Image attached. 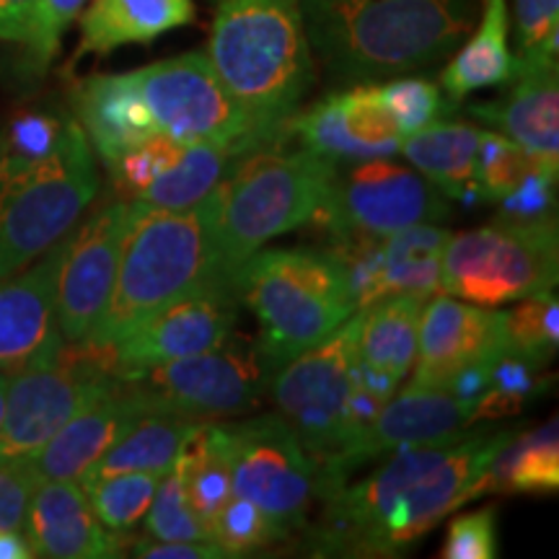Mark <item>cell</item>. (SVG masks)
Here are the masks:
<instances>
[{
  "mask_svg": "<svg viewBox=\"0 0 559 559\" xmlns=\"http://www.w3.org/2000/svg\"><path fill=\"white\" fill-rule=\"evenodd\" d=\"M275 370L257 342L230 332L218 347L160 362L132 381L148 389L160 407L198 419H221L254 409Z\"/></svg>",
  "mask_w": 559,
  "mask_h": 559,
  "instance_id": "cell-12",
  "label": "cell"
},
{
  "mask_svg": "<svg viewBox=\"0 0 559 559\" xmlns=\"http://www.w3.org/2000/svg\"><path fill=\"white\" fill-rule=\"evenodd\" d=\"M239 296L230 283L207 280L200 288L171 300L135 332L107 347L109 366L124 381L138 379L143 370L160 362L190 358L218 347L236 330Z\"/></svg>",
  "mask_w": 559,
  "mask_h": 559,
  "instance_id": "cell-15",
  "label": "cell"
},
{
  "mask_svg": "<svg viewBox=\"0 0 559 559\" xmlns=\"http://www.w3.org/2000/svg\"><path fill=\"white\" fill-rule=\"evenodd\" d=\"M213 3H221V0H213Z\"/></svg>",
  "mask_w": 559,
  "mask_h": 559,
  "instance_id": "cell-52",
  "label": "cell"
},
{
  "mask_svg": "<svg viewBox=\"0 0 559 559\" xmlns=\"http://www.w3.org/2000/svg\"><path fill=\"white\" fill-rule=\"evenodd\" d=\"M205 423L210 419L181 415L166 407L151 409L79 481L120 472L166 474L181 459V453L190 449Z\"/></svg>",
  "mask_w": 559,
  "mask_h": 559,
  "instance_id": "cell-25",
  "label": "cell"
},
{
  "mask_svg": "<svg viewBox=\"0 0 559 559\" xmlns=\"http://www.w3.org/2000/svg\"><path fill=\"white\" fill-rule=\"evenodd\" d=\"M122 381L104 349L70 342L13 370L0 419V461H29L70 417Z\"/></svg>",
  "mask_w": 559,
  "mask_h": 559,
  "instance_id": "cell-9",
  "label": "cell"
},
{
  "mask_svg": "<svg viewBox=\"0 0 559 559\" xmlns=\"http://www.w3.org/2000/svg\"><path fill=\"white\" fill-rule=\"evenodd\" d=\"M376 88H379L383 107H386L389 117L394 120L400 138L415 135V132L430 128L432 122H440L451 111L449 104L443 102L440 88L432 81L394 79Z\"/></svg>",
  "mask_w": 559,
  "mask_h": 559,
  "instance_id": "cell-41",
  "label": "cell"
},
{
  "mask_svg": "<svg viewBox=\"0 0 559 559\" xmlns=\"http://www.w3.org/2000/svg\"><path fill=\"white\" fill-rule=\"evenodd\" d=\"M132 557L145 559H228L226 549H221L215 542H160L143 536L132 539Z\"/></svg>",
  "mask_w": 559,
  "mask_h": 559,
  "instance_id": "cell-47",
  "label": "cell"
},
{
  "mask_svg": "<svg viewBox=\"0 0 559 559\" xmlns=\"http://www.w3.org/2000/svg\"><path fill=\"white\" fill-rule=\"evenodd\" d=\"M495 360H498V358H495ZM495 360L466 362L464 368H459L456 373H453L451 379L445 381L443 389L449 391L451 396H456L459 402H464L466 407H472V415H474V409H477L481 396L487 394L489 373H492V362Z\"/></svg>",
  "mask_w": 559,
  "mask_h": 559,
  "instance_id": "cell-48",
  "label": "cell"
},
{
  "mask_svg": "<svg viewBox=\"0 0 559 559\" xmlns=\"http://www.w3.org/2000/svg\"><path fill=\"white\" fill-rule=\"evenodd\" d=\"M451 236L432 223H417L381 239V298L396 293L430 298L440 290V260Z\"/></svg>",
  "mask_w": 559,
  "mask_h": 559,
  "instance_id": "cell-30",
  "label": "cell"
},
{
  "mask_svg": "<svg viewBox=\"0 0 559 559\" xmlns=\"http://www.w3.org/2000/svg\"><path fill=\"white\" fill-rule=\"evenodd\" d=\"M443 559H492L498 557V519L492 508L459 515L449 526Z\"/></svg>",
  "mask_w": 559,
  "mask_h": 559,
  "instance_id": "cell-44",
  "label": "cell"
},
{
  "mask_svg": "<svg viewBox=\"0 0 559 559\" xmlns=\"http://www.w3.org/2000/svg\"><path fill=\"white\" fill-rule=\"evenodd\" d=\"M160 407L138 381H122L68 419L26 461L37 481H79L140 417Z\"/></svg>",
  "mask_w": 559,
  "mask_h": 559,
  "instance_id": "cell-19",
  "label": "cell"
},
{
  "mask_svg": "<svg viewBox=\"0 0 559 559\" xmlns=\"http://www.w3.org/2000/svg\"><path fill=\"white\" fill-rule=\"evenodd\" d=\"M39 0H0V41L26 45Z\"/></svg>",
  "mask_w": 559,
  "mask_h": 559,
  "instance_id": "cell-49",
  "label": "cell"
},
{
  "mask_svg": "<svg viewBox=\"0 0 559 559\" xmlns=\"http://www.w3.org/2000/svg\"><path fill=\"white\" fill-rule=\"evenodd\" d=\"M358 355V311L330 337L283 362L270 379L277 415L296 430L313 461L330 456L342 443L345 404Z\"/></svg>",
  "mask_w": 559,
  "mask_h": 559,
  "instance_id": "cell-13",
  "label": "cell"
},
{
  "mask_svg": "<svg viewBox=\"0 0 559 559\" xmlns=\"http://www.w3.org/2000/svg\"><path fill=\"white\" fill-rule=\"evenodd\" d=\"M179 461L181 472H185V487L190 506L202 521L210 523V519L234 495L223 423L210 419V423L202 425L198 438L192 440L190 449L181 453Z\"/></svg>",
  "mask_w": 559,
  "mask_h": 559,
  "instance_id": "cell-32",
  "label": "cell"
},
{
  "mask_svg": "<svg viewBox=\"0 0 559 559\" xmlns=\"http://www.w3.org/2000/svg\"><path fill=\"white\" fill-rule=\"evenodd\" d=\"M68 239L21 275L0 277V370L13 373L58 347V277Z\"/></svg>",
  "mask_w": 559,
  "mask_h": 559,
  "instance_id": "cell-20",
  "label": "cell"
},
{
  "mask_svg": "<svg viewBox=\"0 0 559 559\" xmlns=\"http://www.w3.org/2000/svg\"><path fill=\"white\" fill-rule=\"evenodd\" d=\"M21 531L34 557L111 559L128 547L96 519L79 481H39Z\"/></svg>",
  "mask_w": 559,
  "mask_h": 559,
  "instance_id": "cell-21",
  "label": "cell"
},
{
  "mask_svg": "<svg viewBox=\"0 0 559 559\" xmlns=\"http://www.w3.org/2000/svg\"><path fill=\"white\" fill-rule=\"evenodd\" d=\"M559 345V304L551 290L521 298L515 309L506 313V347L510 355L547 366Z\"/></svg>",
  "mask_w": 559,
  "mask_h": 559,
  "instance_id": "cell-34",
  "label": "cell"
},
{
  "mask_svg": "<svg viewBox=\"0 0 559 559\" xmlns=\"http://www.w3.org/2000/svg\"><path fill=\"white\" fill-rule=\"evenodd\" d=\"M557 174L547 166L531 164L519 185L500 200V218L510 221H547L555 218Z\"/></svg>",
  "mask_w": 559,
  "mask_h": 559,
  "instance_id": "cell-43",
  "label": "cell"
},
{
  "mask_svg": "<svg viewBox=\"0 0 559 559\" xmlns=\"http://www.w3.org/2000/svg\"><path fill=\"white\" fill-rule=\"evenodd\" d=\"M34 551L19 531H0V559H29Z\"/></svg>",
  "mask_w": 559,
  "mask_h": 559,
  "instance_id": "cell-50",
  "label": "cell"
},
{
  "mask_svg": "<svg viewBox=\"0 0 559 559\" xmlns=\"http://www.w3.org/2000/svg\"><path fill=\"white\" fill-rule=\"evenodd\" d=\"M37 485L39 481L26 461H0V531L21 534Z\"/></svg>",
  "mask_w": 559,
  "mask_h": 559,
  "instance_id": "cell-46",
  "label": "cell"
},
{
  "mask_svg": "<svg viewBox=\"0 0 559 559\" xmlns=\"http://www.w3.org/2000/svg\"><path fill=\"white\" fill-rule=\"evenodd\" d=\"M531 164L534 160L526 156V151L510 138L500 135V132L479 130L472 185L481 194V202H500L519 185Z\"/></svg>",
  "mask_w": 559,
  "mask_h": 559,
  "instance_id": "cell-40",
  "label": "cell"
},
{
  "mask_svg": "<svg viewBox=\"0 0 559 559\" xmlns=\"http://www.w3.org/2000/svg\"><path fill=\"white\" fill-rule=\"evenodd\" d=\"M132 79L160 135L179 145H236L243 153L249 122L213 62L202 52L153 62L132 70Z\"/></svg>",
  "mask_w": 559,
  "mask_h": 559,
  "instance_id": "cell-14",
  "label": "cell"
},
{
  "mask_svg": "<svg viewBox=\"0 0 559 559\" xmlns=\"http://www.w3.org/2000/svg\"><path fill=\"white\" fill-rule=\"evenodd\" d=\"M83 5L86 0H39L32 34L26 39L34 68L41 70L50 66V60L60 50L62 34L83 11Z\"/></svg>",
  "mask_w": 559,
  "mask_h": 559,
  "instance_id": "cell-45",
  "label": "cell"
},
{
  "mask_svg": "<svg viewBox=\"0 0 559 559\" xmlns=\"http://www.w3.org/2000/svg\"><path fill=\"white\" fill-rule=\"evenodd\" d=\"M207 528L210 539L218 544L221 549H226L228 557L249 555V551L272 547V544L288 539L285 531L262 508H257L254 502L236 492L210 519Z\"/></svg>",
  "mask_w": 559,
  "mask_h": 559,
  "instance_id": "cell-38",
  "label": "cell"
},
{
  "mask_svg": "<svg viewBox=\"0 0 559 559\" xmlns=\"http://www.w3.org/2000/svg\"><path fill=\"white\" fill-rule=\"evenodd\" d=\"M230 487L262 508L285 536L304 528L317 500V466L283 415L249 417L223 425Z\"/></svg>",
  "mask_w": 559,
  "mask_h": 559,
  "instance_id": "cell-11",
  "label": "cell"
},
{
  "mask_svg": "<svg viewBox=\"0 0 559 559\" xmlns=\"http://www.w3.org/2000/svg\"><path fill=\"white\" fill-rule=\"evenodd\" d=\"M559 489V428L557 419L528 432H515L492 459L472 500L487 492H557Z\"/></svg>",
  "mask_w": 559,
  "mask_h": 559,
  "instance_id": "cell-28",
  "label": "cell"
},
{
  "mask_svg": "<svg viewBox=\"0 0 559 559\" xmlns=\"http://www.w3.org/2000/svg\"><path fill=\"white\" fill-rule=\"evenodd\" d=\"M283 143L239 153L202 200L215 280L234 285L251 254L311 223L326 198L337 164L309 148L285 151Z\"/></svg>",
  "mask_w": 559,
  "mask_h": 559,
  "instance_id": "cell-4",
  "label": "cell"
},
{
  "mask_svg": "<svg viewBox=\"0 0 559 559\" xmlns=\"http://www.w3.org/2000/svg\"><path fill=\"white\" fill-rule=\"evenodd\" d=\"M207 58L249 122L243 153L285 140L313 86V55L298 0H221Z\"/></svg>",
  "mask_w": 559,
  "mask_h": 559,
  "instance_id": "cell-3",
  "label": "cell"
},
{
  "mask_svg": "<svg viewBox=\"0 0 559 559\" xmlns=\"http://www.w3.org/2000/svg\"><path fill=\"white\" fill-rule=\"evenodd\" d=\"M508 0H485V11L472 39L453 55L440 73V83L453 102L466 99L481 88L508 86L515 79L519 66L508 47Z\"/></svg>",
  "mask_w": 559,
  "mask_h": 559,
  "instance_id": "cell-26",
  "label": "cell"
},
{
  "mask_svg": "<svg viewBox=\"0 0 559 559\" xmlns=\"http://www.w3.org/2000/svg\"><path fill=\"white\" fill-rule=\"evenodd\" d=\"M194 21L192 0H94L81 19L79 55L148 45Z\"/></svg>",
  "mask_w": 559,
  "mask_h": 559,
  "instance_id": "cell-24",
  "label": "cell"
},
{
  "mask_svg": "<svg viewBox=\"0 0 559 559\" xmlns=\"http://www.w3.org/2000/svg\"><path fill=\"white\" fill-rule=\"evenodd\" d=\"M234 285L260 321L257 345L275 368L330 337L355 313L347 275L332 251H257L236 272Z\"/></svg>",
  "mask_w": 559,
  "mask_h": 559,
  "instance_id": "cell-6",
  "label": "cell"
},
{
  "mask_svg": "<svg viewBox=\"0 0 559 559\" xmlns=\"http://www.w3.org/2000/svg\"><path fill=\"white\" fill-rule=\"evenodd\" d=\"M128 200H109L70 236L58 277V330L62 342H86L115 288Z\"/></svg>",
  "mask_w": 559,
  "mask_h": 559,
  "instance_id": "cell-17",
  "label": "cell"
},
{
  "mask_svg": "<svg viewBox=\"0 0 559 559\" xmlns=\"http://www.w3.org/2000/svg\"><path fill=\"white\" fill-rule=\"evenodd\" d=\"M549 379L539 373V366L519 358V355L502 353L492 362V373H489V389L481 396L477 409H474L472 423H500L526 407L531 400L547 389Z\"/></svg>",
  "mask_w": 559,
  "mask_h": 559,
  "instance_id": "cell-35",
  "label": "cell"
},
{
  "mask_svg": "<svg viewBox=\"0 0 559 559\" xmlns=\"http://www.w3.org/2000/svg\"><path fill=\"white\" fill-rule=\"evenodd\" d=\"M472 425V407L459 402L445 389L407 386L383 404L373 423L340 445L330 456L313 461L317 466V500L332 498L362 464L379 461L407 445L449 438Z\"/></svg>",
  "mask_w": 559,
  "mask_h": 559,
  "instance_id": "cell-16",
  "label": "cell"
},
{
  "mask_svg": "<svg viewBox=\"0 0 559 559\" xmlns=\"http://www.w3.org/2000/svg\"><path fill=\"white\" fill-rule=\"evenodd\" d=\"M164 479V474L153 472H120L109 477L79 481L86 492L88 506L104 526L120 539L132 544V531L148 513L153 495Z\"/></svg>",
  "mask_w": 559,
  "mask_h": 559,
  "instance_id": "cell-33",
  "label": "cell"
},
{
  "mask_svg": "<svg viewBox=\"0 0 559 559\" xmlns=\"http://www.w3.org/2000/svg\"><path fill=\"white\" fill-rule=\"evenodd\" d=\"M311 55L332 79L373 83L449 58L474 29V0H298Z\"/></svg>",
  "mask_w": 559,
  "mask_h": 559,
  "instance_id": "cell-2",
  "label": "cell"
},
{
  "mask_svg": "<svg viewBox=\"0 0 559 559\" xmlns=\"http://www.w3.org/2000/svg\"><path fill=\"white\" fill-rule=\"evenodd\" d=\"M145 536L160 542H213L207 523L194 513L187 498L181 461L164 474L145 513Z\"/></svg>",
  "mask_w": 559,
  "mask_h": 559,
  "instance_id": "cell-36",
  "label": "cell"
},
{
  "mask_svg": "<svg viewBox=\"0 0 559 559\" xmlns=\"http://www.w3.org/2000/svg\"><path fill=\"white\" fill-rule=\"evenodd\" d=\"M207 280L215 275L202 202L166 210L130 200L115 288L102 319L81 345L115 347L153 313Z\"/></svg>",
  "mask_w": 559,
  "mask_h": 559,
  "instance_id": "cell-5",
  "label": "cell"
},
{
  "mask_svg": "<svg viewBox=\"0 0 559 559\" xmlns=\"http://www.w3.org/2000/svg\"><path fill=\"white\" fill-rule=\"evenodd\" d=\"M75 111L83 135L107 166L158 135L132 73L91 75L75 88Z\"/></svg>",
  "mask_w": 559,
  "mask_h": 559,
  "instance_id": "cell-23",
  "label": "cell"
},
{
  "mask_svg": "<svg viewBox=\"0 0 559 559\" xmlns=\"http://www.w3.org/2000/svg\"><path fill=\"white\" fill-rule=\"evenodd\" d=\"M425 296L396 293L358 311V358L402 381L417 355V330Z\"/></svg>",
  "mask_w": 559,
  "mask_h": 559,
  "instance_id": "cell-27",
  "label": "cell"
},
{
  "mask_svg": "<svg viewBox=\"0 0 559 559\" xmlns=\"http://www.w3.org/2000/svg\"><path fill=\"white\" fill-rule=\"evenodd\" d=\"M515 430H459L389 453L386 464L324 500L304 551L311 557H402L445 515L472 502L474 485Z\"/></svg>",
  "mask_w": 559,
  "mask_h": 559,
  "instance_id": "cell-1",
  "label": "cell"
},
{
  "mask_svg": "<svg viewBox=\"0 0 559 559\" xmlns=\"http://www.w3.org/2000/svg\"><path fill=\"white\" fill-rule=\"evenodd\" d=\"M479 130L466 122L440 120L415 135L400 138V153L443 198L459 200L472 185Z\"/></svg>",
  "mask_w": 559,
  "mask_h": 559,
  "instance_id": "cell-29",
  "label": "cell"
},
{
  "mask_svg": "<svg viewBox=\"0 0 559 559\" xmlns=\"http://www.w3.org/2000/svg\"><path fill=\"white\" fill-rule=\"evenodd\" d=\"M99 192L91 145L68 122L60 145L32 169L0 177V277H9L66 239Z\"/></svg>",
  "mask_w": 559,
  "mask_h": 559,
  "instance_id": "cell-7",
  "label": "cell"
},
{
  "mask_svg": "<svg viewBox=\"0 0 559 559\" xmlns=\"http://www.w3.org/2000/svg\"><path fill=\"white\" fill-rule=\"evenodd\" d=\"M179 153L181 145L177 140L160 135V132L151 140H145V143H140L138 148L128 151L120 160H115V164L109 166L111 181H115L117 192H120L122 198L135 200L138 194L166 169V166L177 160Z\"/></svg>",
  "mask_w": 559,
  "mask_h": 559,
  "instance_id": "cell-42",
  "label": "cell"
},
{
  "mask_svg": "<svg viewBox=\"0 0 559 559\" xmlns=\"http://www.w3.org/2000/svg\"><path fill=\"white\" fill-rule=\"evenodd\" d=\"M506 99L474 104L479 120L492 122L502 135L526 151L534 164L559 171V75L557 66L523 68L510 81Z\"/></svg>",
  "mask_w": 559,
  "mask_h": 559,
  "instance_id": "cell-22",
  "label": "cell"
},
{
  "mask_svg": "<svg viewBox=\"0 0 559 559\" xmlns=\"http://www.w3.org/2000/svg\"><path fill=\"white\" fill-rule=\"evenodd\" d=\"M515 66H557L559 58V0H513Z\"/></svg>",
  "mask_w": 559,
  "mask_h": 559,
  "instance_id": "cell-39",
  "label": "cell"
},
{
  "mask_svg": "<svg viewBox=\"0 0 559 559\" xmlns=\"http://www.w3.org/2000/svg\"><path fill=\"white\" fill-rule=\"evenodd\" d=\"M445 215L449 202L428 179L391 164L389 158H368L345 174L334 171L326 198L311 223L326 241L337 243L386 239L396 230L417 223H438Z\"/></svg>",
  "mask_w": 559,
  "mask_h": 559,
  "instance_id": "cell-10",
  "label": "cell"
},
{
  "mask_svg": "<svg viewBox=\"0 0 559 559\" xmlns=\"http://www.w3.org/2000/svg\"><path fill=\"white\" fill-rule=\"evenodd\" d=\"M506 347V313L453 296H432L423 306L417 330L415 376L409 386L443 389L445 381L474 360H495Z\"/></svg>",
  "mask_w": 559,
  "mask_h": 559,
  "instance_id": "cell-18",
  "label": "cell"
},
{
  "mask_svg": "<svg viewBox=\"0 0 559 559\" xmlns=\"http://www.w3.org/2000/svg\"><path fill=\"white\" fill-rule=\"evenodd\" d=\"M559 272L557 221L495 218L451 236L440 260V290L498 306L551 290Z\"/></svg>",
  "mask_w": 559,
  "mask_h": 559,
  "instance_id": "cell-8",
  "label": "cell"
},
{
  "mask_svg": "<svg viewBox=\"0 0 559 559\" xmlns=\"http://www.w3.org/2000/svg\"><path fill=\"white\" fill-rule=\"evenodd\" d=\"M9 381H11V373H5V370H0V419H3L5 391H9Z\"/></svg>",
  "mask_w": 559,
  "mask_h": 559,
  "instance_id": "cell-51",
  "label": "cell"
},
{
  "mask_svg": "<svg viewBox=\"0 0 559 559\" xmlns=\"http://www.w3.org/2000/svg\"><path fill=\"white\" fill-rule=\"evenodd\" d=\"M70 120L50 111H24L0 132V177L26 171L58 148Z\"/></svg>",
  "mask_w": 559,
  "mask_h": 559,
  "instance_id": "cell-37",
  "label": "cell"
},
{
  "mask_svg": "<svg viewBox=\"0 0 559 559\" xmlns=\"http://www.w3.org/2000/svg\"><path fill=\"white\" fill-rule=\"evenodd\" d=\"M236 156H239L236 145H181L177 160L166 166L135 200L166 210H187L200 205L218 187V181Z\"/></svg>",
  "mask_w": 559,
  "mask_h": 559,
  "instance_id": "cell-31",
  "label": "cell"
}]
</instances>
